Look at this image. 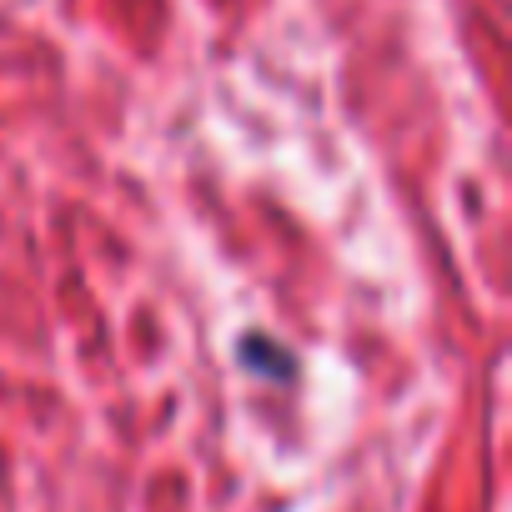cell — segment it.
Wrapping results in <instances>:
<instances>
[{"instance_id":"6da1fadb","label":"cell","mask_w":512,"mask_h":512,"mask_svg":"<svg viewBox=\"0 0 512 512\" xmlns=\"http://www.w3.org/2000/svg\"><path fill=\"white\" fill-rule=\"evenodd\" d=\"M241 357H246V367L267 372V377H292V372H297L292 357H287L282 347H262V337H246V342H241Z\"/></svg>"}]
</instances>
